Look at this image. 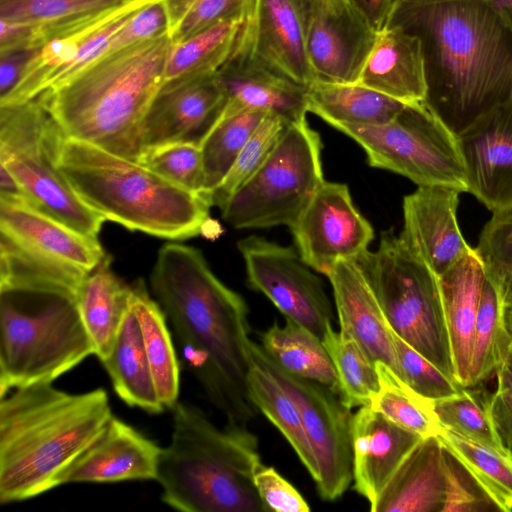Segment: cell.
<instances>
[{
    "label": "cell",
    "instance_id": "cell-27",
    "mask_svg": "<svg viewBox=\"0 0 512 512\" xmlns=\"http://www.w3.org/2000/svg\"><path fill=\"white\" fill-rule=\"evenodd\" d=\"M438 277L456 381L469 387L475 324L486 279L475 248Z\"/></svg>",
    "mask_w": 512,
    "mask_h": 512
},
{
    "label": "cell",
    "instance_id": "cell-24",
    "mask_svg": "<svg viewBox=\"0 0 512 512\" xmlns=\"http://www.w3.org/2000/svg\"><path fill=\"white\" fill-rule=\"evenodd\" d=\"M0 233L43 257L87 273L106 257L97 238L71 229L24 200L0 198Z\"/></svg>",
    "mask_w": 512,
    "mask_h": 512
},
{
    "label": "cell",
    "instance_id": "cell-25",
    "mask_svg": "<svg viewBox=\"0 0 512 512\" xmlns=\"http://www.w3.org/2000/svg\"><path fill=\"white\" fill-rule=\"evenodd\" d=\"M445 448L438 436L422 438L402 461L372 512H444Z\"/></svg>",
    "mask_w": 512,
    "mask_h": 512
},
{
    "label": "cell",
    "instance_id": "cell-38",
    "mask_svg": "<svg viewBox=\"0 0 512 512\" xmlns=\"http://www.w3.org/2000/svg\"><path fill=\"white\" fill-rule=\"evenodd\" d=\"M438 437L471 473L499 511H512V455L443 428Z\"/></svg>",
    "mask_w": 512,
    "mask_h": 512
},
{
    "label": "cell",
    "instance_id": "cell-7",
    "mask_svg": "<svg viewBox=\"0 0 512 512\" xmlns=\"http://www.w3.org/2000/svg\"><path fill=\"white\" fill-rule=\"evenodd\" d=\"M94 355L77 290L56 285H0V397L53 382Z\"/></svg>",
    "mask_w": 512,
    "mask_h": 512
},
{
    "label": "cell",
    "instance_id": "cell-23",
    "mask_svg": "<svg viewBox=\"0 0 512 512\" xmlns=\"http://www.w3.org/2000/svg\"><path fill=\"white\" fill-rule=\"evenodd\" d=\"M327 278L340 331L352 336L373 361L384 363L401 379L391 328L359 264L352 259L340 260Z\"/></svg>",
    "mask_w": 512,
    "mask_h": 512
},
{
    "label": "cell",
    "instance_id": "cell-49",
    "mask_svg": "<svg viewBox=\"0 0 512 512\" xmlns=\"http://www.w3.org/2000/svg\"><path fill=\"white\" fill-rule=\"evenodd\" d=\"M166 33H168V18L163 0H155L136 11L118 28L109 39L100 58Z\"/></svg>",
    "mask_w": 512,
    "mask_h": 512
},
{
    "label": "cell",
    "instance_id": "cell-54",
    "mask_svg": "<svg viewBox=\"0 0 512 512\" xmlns=\"http://www.w3.org/2000/svg\"><path fill=\"white\" fill-rule=\"evenodd\" d=\"M354 9L376 32L387 22L394 0H348Z\"/></svg>",
    "mask_w": 512,
    "mask_h": 512
},
{
    "label": "cell",
    "instance_id": "cell-52",
    "mask_svg": "<svg viewBox=\"0 0 512 512\" xmlns=\"http://www.w3.org/2000/svg\"><path fill=\"white\" fill-rule=\"evenodd\" d=\"M39 49L40 47L0 51V100L13 91Z\"/></svg>",
    "mask_w": 512,
    "mask_h": 512
},
{
    "label": "cell",
    "instance_id": "cell-37",
    "mask_svg": "<svg viewBox=\"0 0 512 512\" xmlns=\"http://www.w3.org/2000/svg\"><path fill=\"white\" fill-rule=\"evenodd\" d=\"M322 341L337 374L342 403L349 409L368 406L380 387L375 361L352 336L332 325Z\"/></svg>",
    "mask_w": 512,
    "mask_h": 512
},
{
    "label": "cell",
    "instance_id": "cell-39",
    "mask_svg": "<svg viewBox=\"0 0 512 512\" xmlns=\"http://www.w3.org/2000/svg\"><path fill=\"white\" fill-rule=\"evenodd\" d=\"M511 347L512 339L504 324L503 307L486 278L475 324L469 387L477 386L496 374Z\"/></svg>",
    "mask_w": 512,
    "mask_h": 512
},
{
    "label": "cell",
    "instance_id": "cell-16",
    "mask_svg": "<svg viewBox=\"0 0 512 512\" xmlns=\"http://www.w3.org/2000/svg\"><path fill=\"white\" fill-rule=\"evenodd\" d=\"M233 54L248 56L304 86L312 83L298 0H248Z\"/></svg>",
    "mask_w": 512,
    "mask_h": 512
},
{
    "label": "cell",
    "instance_id": "cell-29",
    "mask_svg": "<svg viewBox=\"0 0 512 512\" xmlns=\"http://www.w3.org/2000/svg\"><path fill=\"white\" fill-rule=\"evenodd\" d=\"M306 98L308 112L336 129L383 125L405 105L358 83L313 81L307 86Z\"/></svg>",
    "mask_w": 512,
    "mask_h": 512
},
{
    "label": "cell",
    "instance_id": "cell-50",
    "mask_svg": "<svg viewBox=\"0 0 512 512\" xmlns=\"http://www.w3.org/2000/svg\"><path fill=\"white\" fill-rule=\"evenodd\" d=\"M254 484L265 512H307L309 504L299 491L273 467L261 465L254 474Z\"/></svg>",
    "mask_w": 512,
    "mask_h": 512
},
{
    "label": "cell",
    "instance_id": "cell-11",
    "mask_svg": "<svg viewBox=\"0 0 512 512\" xmlns=\"http://www.w3.org/2000/svg\"><path fill=\"white\" fill-rule=\"evenodd\" d=\"M365 151L370 166L400 174L418 186L468 192L458 136L425 104H405L379 126L337 128Z\"/></svg>",
    "mask_w": 512,
    "mask_h": 512
},
{
    "label": "cell",
    "instance_id": "cell-57",
    "mask_svg": "<svg viewBox=\"0 0 512 512\" xmlns=\"http://www.w3.org/2000/svg\"><path fill=\"white\" fill-rule=\"evenodd\" d=\"M408 2H420V3H433V2H443V1H452V0H404Z\"/></svg>",
    "mask_w": 512,
    "mask_h": 512
},
{
    "label": "cell",
    "instance_id": "cell-8",
    "mask_svg": "<svg viewBox=\"0 0 512 512\" xmlns=\"http://www.w3.org/2000/svg\"><path fill=\"white\" fill-rule=\"evenodd\" d=\"M355 260L390 328L457 383L438 275L392 230Z\"/></svg>",
    "mask_w": 512,
    "mask_h": 512
},
{
    "label": "cell",
    "instance_id": "cell-46",
    "mask_svg": "<svg viewBox=\"0 0 512 512\" xmlns=\"http://www.w3.org/2000/svg\"><path fill=\"white\" fill-rule=\"evenodd\" d=\"M248 0H163L172 43L221 21L242 16Z\"/></svg>",
    "mask_w": 512,
    "mask_h": 512
},
{
    "label": "cell",
    "instance_id": "cell-12",
    "mask_svg": "<svg viewBox=\"0 0 512 512\" xmlns=\"http://www.w3.org/2000/svg\"><path fill=\"white\" fill-rule=\"evenodd\" d=\"M251 289L264 294L285 318L320 339L332 325V307L321 279L298 251L258 236L237 243Z\"/></svg>",
    "mask_w": 512,
    "mask_h": 512
},
{
    "label": "cell",
    "instance_id": "cell-14",
    "mask_svg": "<svg viewBox=\"0 0 512 512\" xmlns=\"http://www.w3.org/2000/svg\"><path fill=\"white\" fill-rule=\"evenodd\" d=\"M298 2L313 81L357 83L378 32L348 0Z\"/></svg>",
    "mask_w": 512,
    "mask_h": 512
},
{
    "label": "cell",
    "instance_id": "cell-1",
    "mask_svg": "<svg viewBox=\"0 0 512 512\" xmlns=\"http://www.w3.org/2000/svg\"><path fill=\"white\" fill-rule=\"evenodd\" d=\"M385 27L419 39L424 104L454 134L512 98V28L490 0H394Z\"/></svg>",
    "mask_w": 512,
    "mask_h": 512
},
{
    "label": "cell",
    "instance_id": "cell-28",
    "mask_svg": "<svg viewBox=\"0 0 512 512\" xmlns=\"http://www.w3.org/2000/svg\"><path fill=\"white\" fill-rule=\"evenodd\" d=\"M132 286L112 270L111 258L86 274L77 290L79 311L100 362L111 353L126 315L131 309Z\"/></svg>",
    "mask_w": 512,
    "mask_h": 512
},
{
    "label": "cell",
    "instance_id": "cell-2",
    "mask_svg": "<svg viewBox=\"0 0 512 512\" xmlns=\"http://www.w3.org/2000/svg\"><path fill=\"white\" fill-rule=\"evenodd\" d=\"M150 284L211 403L227 423L246 425L256 407L246 386L251 339L245 300L216 277L200 250L179 243L160 248Z\"/></svg>",
    "mask_w": 512,
    "mask_h": 512
},
{
    "label": "cell",
    "instance_id": "cell-41",
    "mask_svg": "<svg viewBox=\"0 0 512 512\" xmlns=\"http://www.w3.org/2000/svg\"><path fill=\"white\" fill-rule=\"evenodd\" d=\"M86 274L43 257L0 233V285H56L78 290Z\"/></svg>",
    "mask_w": 512,
    "mask_h": 512
},
{
    "label": "cell",
    "instance_id": "cell-4",
    "mask_svg": "<svg viewBox=\"0 0 512 512\" xmlns=\"http://www.w3.org/2000/svg\"><path fill=\"white\" fill-rule=\"evenodd\" d=\"M171 46L166 33L110 54L36 98L66 137L138 162L142 122L161 88Z\"/></svg>",
    "mask_w": 512,
    "mask_h": 512
},
{
    "label": "cell",
    "instance_id": "cell-33",
    "mask_svg": "<svg viewBox=\"0 0 512 512\" xmlns=\"http://www.w3.org/2000/svg\"><path fill=\"white\" fill-rule=\"evenodd\" d=\"M131 306L139 322L158 397L165 409L172 410L179 397L180 366L167 318L141 280L132 285Z\"/></svg>",
    "mask_w": 512,
    "mask_h": 512
},
{
    "label": "cell",
    "instance_id": "cell-53",
    "mask_svg": "<svg viewBox=\"0 0 512 512\" xmlns=\"http://www.w3.org/2000/svg\"><path fill=\"white\" fill-rule=\"evenodd\" d=\"M34 37V26L0 19V51L36 48L34 46Z\"/></svg>",
    "mask_w": 512,
    "mask_h": 512
},
{
    "label": "cell",
    "instance_id": "cell-32",
    "mask_svg": "<svg viewBox=\"0 0 512 512\" xmlns=\"http://www.w3.org/2000/svg\"><path fill=\"white\" fill-rule=\"evenodd\" d=\"M266 355L287 372L315 381L339 396V383L332 360L322 339L285 318V324L274 322L261 336Z\"/></svg>",
    "mask_w": 512,
    "mask_h": 512
},
{
    "label": "cell",
    "instance_id": "cell-34",
    "mask_svg": "<svg viewBox=\"0 0 512 512\" xmlns=\"http://www.w3.org/2000/svg\"><path fill=\"white\" fill-rule=\"evenodd\" d=\"M243 22L244 14L172 43L161 87L216 74L233 55Z\"/></svg>",
    "mask_w": 512,
    "mask_h": 512
},
{
    "label": "cell",
    "instance_id": "cell-21",
    "mask_svg": "<svg viewBox=\"0 0 512 512\" xmlns=\"http://www.w3.org/2000/svg\"><path fill=\"white\" fill-rule=\"evenodd\" d=\"M369 406L352 416V479L355 490L370 507L409 452L422 439Z\"/></svg>",
    "mask_w": 512,
    "mask_h": 512
},
{
    "label": "cell",
    "instance_id": "cell-55",
    "mask_svg": "<svg viewBox=\"0 0 512 512\" xmlns=\"http://www.w3.org/2000/svg\"><path fill=\"white\" fill-rule=\"evenodd\" d=\"M491 3L505 16L512 28V0H490Z\"/></svg>",
    "mask_w": 512,
    "mask_h": 512
},
{
    "label": "cell",
    "instance_id": "cell-51",
    "mask_svg": "<svg viewBox=\"0 0 512 512\" xmlns=\"http://www.w3.org/2000/svg\"><path fill=\"white\" fill-rule=\"evenodd\" d=\"M496 377V389L489 395V414L503 448L512 455V347Z\"/></svg>",
    "mask_w": 512,
    "mask_h": 512
},
{
    "label": "cell",
    "instance_id": "cell-22",
    "mask_svg": "<svg viewBox=\"0 0 512 512\" xmlns=\"http://www.w3.org/2000/svg\"><path fill=\"white\" fill-rule=\"evenodd\" d=\"M216 75L225 97L223 113L256 110L287 124L307 120V86L248 56L233 54Z\"/></svg>",
    "mask_w": 512,
    "mask_h": 512
},
{
    "label": "cell",
    "instance_id": "cell-6",
    "mask_svg": "<svg viewBox=\"0 0 512 512\" xmlns=\"http://www.w3.org/2000/svg\"><path fill=\"white\" fill-rule=\"evenodd\" d=\"M57 165L91 209L129 230L185 240L202 234L210 221L207 196L91 143L65 136Z\"/></svg>",
    "mask_w": 512,
    "mask_h": 512
},
{
    "label": "cell",
    "instance_id": "cell-56",
    "mask_svg": "<svg viewBox=\"0 0 512 512\" xmlns=\"http://www.w3.org/2000/svg\"><path fill=\"white\" fill-rule=\"evenodd\" d=\"M503 320L505 327L512 339V306L503 308Z\"/></svg>",
    "mask_w": 512,
    "mask_h": 512
},
{
    "label": "cell",
    "instance_id": "cell-17",
    "mask_svg": "<svg viewBox=\"0 0 512 512\" xmlns=\"http://www.w3.org/2000/svg\"><path fill=\"white\" fill-rule=\"evenodd\" d=\"M457 136L468 192L492 213L512 208V98Z\"/></svg>",
    "mask_w": 512,
    "mask_h": 512
},
{
    "label": "cell",
    "instance_id": "cell-30",
    "mask_svg": "<svg viewBox=\"0 0 512 512\" xmlns=\"http://www.w3.org/2000/svg\"><path fill=\"white\" fill-rule=\"evenodd\" d=\"M249 355L246 386L251 402L285 437L316 483L320 476L317 459L295 402L267 368L262 347L252 340Z\"/></svg>",
    "mask_w": 512,
    "mask_h": 512
},
{
    "label": "cell",
    "instance_id": "cell-13",
    "mask_svg": "<svg viewBox=\"0 0 512 512\" xmlns=\"http://www.w3.org/2000/svg\"><path fill=\"white\" fill-rule=\"evenodd\" d=\"M263 359L299 410L319 467V496L325 501L338 499L353 480L350 409L330 389L287 372L264 351Z\"/></svg>",
    "mask_w": 512,
    "mask_h": 512
},
{
    "label": "cell",
    "instance_id": "cell-19",
    "mask_svg": "<svg viewBox=\"0 0 512 512\" xmlns=\"http://www.w3.org/2000/svg\"><path fill=\"white\" fill-rule=\"evenodd\" d=\"M460 193L445 186H418L403 198L399 237L438 276L473 250L457 221Z\"/></svg>",
    "mask_w": 512,
    "mask_h": 512
},
{
    "label": "cell",
    "instance_id": "cell-40",
    "mask_svg": "<svg viewBox=\"0 0 512 512\" xmlns=\"http://www.w3.org/2000/svg\"><path fill=\"white\" fill-rule=\"evenodd\" d=\"M380 387L369 407L396 425L421 437L438 436L442 427L430 402L412 392L384 363L375 362Z\"/></svg>",
    "mask_w": 512,
    "mask_h": 512
},
{
    "label": "cell",
    "instance_id": "cell-18",
    "mask_svg": "<svg viewBox=\"0 0 512 512\" xmlns=\"http://www.w3.org/2000/svg\"><path fill=\"white\" fill-rule=\"evenodd\" d=\"M216 74L159 89L142 122L141 151L178 142L200 146L225 106Z\"/></svg>",
    "mask_w": 512,
    "mask_h": 512
},
{
    "label": "cell",
    "instance_id": "cell-9",
    "mask_svg": "<svg viewBox=\"0 0 512 512\" xmlns=\"http://www.w3.org/2000/svg\"><path fill=\"white\" fill-rule=\"evenodd\" d=\"M65 135L37 98L0 105V166L26 202L71 229L97 238L105 218L72 189L58 168Z\"/></svg>",
    "mask_w": 512,
    "mask_h": 512
},
{
    "label": "cell",
    "instance_id": "cell-35",
    "mask_svg": "<svg viewBox=\"0 0 512 512\" xmlns=\"http://www.w3.org/2000/svg\"><path fill=\"white\" fill-rule=\"evenodd\" d=\"M133 0H0V19L34 26V46L73 25Z\"/></svg>",
    "mask_w": 512,
    "mask_h": 512
},
{
    "label": "cell",
    "instance_id": "cell-3",
    "mask_svg": "<svg viewBox=\"0 0 512 512\" xmlns=\"http://www.w3.org/2000/svg\"><path fill=\"white\" fill-rule=\"evenodd\" d=\"M53 382L0 397V503L25 501L61 478L113 416L105 389L72 394Z\"/></svg>",
    "mask_w": 512,
    "mask_h": 512
},
{
    "label": "cell",
    "instance_id": "cell-26",
    "mask_svg": "<svg viewBox=\"0 0 512 512\" xmlns=\"http://www.w3.org/2000/svg\"><path fill=\"white\" fill-rule=\"evenodd\" d=\"M357 83L404 104L424 102L426 80L419 39L398 27H384L377 33Z\"/></svg>",
    "mask_w": 512,
    "mask_h": 512
},
{
    "label": "cell",
    "instance_id": "cell-31",
    "mask_svg": "<svg viewBox=\"0 0 512 512\" xmlns=\"http://www.w3.org/2000/svg\"><path fill=\"white\" fill-rule=\"evenodd\" d=\"M101 363L109 375L116 395L124 403L151 414L164 411L132 306L110 355Z\"/></svg>",
    "mask_w": 512,
    "mask_h": 512
},
{
    "label": "cell",
    "instance_id": "cell-44",
    "mask_svg": "<svg viewBox=\"0 0 512 512\" xmlns=\"http://www.w3.org/2000/svg\"><path fill=\"white\" fill-rule=\"evenodd\" d=\"M138 162L181 188L205 195V175L199 145L178 142L148 147Z\"/></svg>",
    "mask_w": 512,
    "mask_h": 512
},
{
    "label": "cell",
    "instance_id": "cell-20",
    "mask_svg": "<svg viewBox=\"0 0 512 512\" xmlns=\"http://www.w3.org/2000/svg\"><path fill=\"white\" fill-rule=\"evenodd\" d=\"M161 451L153 440L113 415L97 439L63 474L61 485L156 481Z\"/></svg>",
    "mask_w": 512,
    "mask_h": 512
},
{
    "label": "cell",
    "instance_id": "cell-47",
    "mask_svg": "<svg viewBox=\"0 0 512 512\" xmlns=\"http://www.w3.org/2000/svg\"><path fill=\"white\" fill-rule=\"evenodd\" d=\"M391 331L401 379L412 392L430 403L461 392L463 387Z\"/></svg>",
    "mask_w": 512,
    "mask_h": 512
},
{
    "label": "cell",
    "instance_id": "cell-5",
    "mask_svg": "<svg viewBox=\"0 0 512 512\" xmlns=\"http://www.w3.org/2000/svg\"><path fill=\"white\" fill-rule=\"evenodd\" d=\"M172 412L156 478L161 500L184 512H265L254 484L257 437L242 424L218 428L191 404L178 401Z\"/></svg>",
    "mask_w": 512,
    "mask_h": 512
},
{
    "label": "cell",
    "instance_id": "cell-43",
    "mask_svg": "<svg viewBox=\"0 0 512 512\" xmlns=\"http://www.w3.org/2000/svg\"><path fill=\"white\" fill-rule=\"evenodd\" d=\"M475 251L502 307L512 306V208L493 213Z\"/></svg>",
    "mask_w": 512,
    "mask_h": 512
},
{
    "label": "cell",
    "instance_id": "cell-45",
    "mask_svg": "<svg viewBox=\"0 0 512 512\" xmlns=\"http://www.w3.org/2000/svg\"><path fill=\"white\" fill-rule=\"evenodd\" d=\"M283 119L267 114L251 135L230 171L211 194L212 206L222 208L266 160L287 127Z\"/></svg>",
    "mask_w": 512,
    "mask_h": 512
},
{
    "label": "cell",
    "instance_id": "cell-36",
    "mask_svg": "<svg viewBox=\"0 0 512 512\" xmlns=\"http://www.w3.org/2000/svg\"><path fill=\"white\" fill-rule=\"evenodd\" d=\"M267 114L256 110L222 112L206 135L200 148L205 175L204 192L209 199Z\"/></svg>",
    "mask_w": 512,
    "mask_h": 512
},
{
    "label": "cell",
    "instance_id": "cell-15",
    "mask_svg": "<svg viewBox=\"0 0 512 512\" xmlns=\"http://www.w3.org/2000/svg\"><path fill=\"white\" fill-rule=\"evenodd\" d=\"M290 229L302 259L325 276L338 261L358 258L374 238L347 185L325 180Z\"/></svg>",
    "mask_w": 512,
    "mask_h": 512
},
{
    "label": "cell",
    "instance_id": "cell-10",
    "mask_svg": "<svg viewBox=\"0 0 512 512\" xmlns=\"http://www.w3.org/2000/svg\"><path fill=\"white\" fill-rule=\"evenodd\" d=\"M322 143L307 120L287 125L260 166L221 208L236 229L291 228L323 183Z\"/></svg>",
    "mask_w": 512,
    "mask_h": 512
},
{
    "label": "cell",
    "instance_id": "cell-48",
    "mask_svg": "<svg viewBox=\"0 0 512 512\" xmlns=\"http://www.w3.org/2000/svg\"><path fill=\"white\" fill-rule=\"evenodd\" d=\"M447 500L444 512L499 511L477 481L445 446Z\"/></svg>",
    "mask_w": 512,
    "mask_h": 512
},
{
    "label": "cell",
    "instance_id": "cell-42",
    "mask_svg": "<svg viewBox=\"0 0 512 512\" xmlns=\"http://www.w3.org/2000/svg\"><path fill=\"white\" fill-rule=\"evenodd\" d=\"M488 403L489 396L482 395L479 389L465 387L457 395L431 402L430 405L443 429L486 447L507 452L491 421Z\"/></svg>",
    "mask_w": 512,
    "mask_h": 512
}]
</instances>
